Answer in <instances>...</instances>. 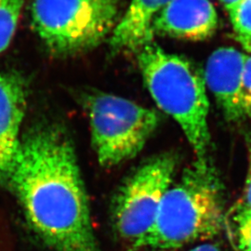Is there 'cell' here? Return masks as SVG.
Listing matches in <instances>:
<instances>
[{"label":"cell","mask_w":251,"mask_h":251,"mask_svg":"<svg viewBox=\"0 0 251 251\" xmlns=\"http://www.w3.org/2000/svg\"><path fill=\"white\" fill-rule=\"evenodd\" d=\"M6 181L31 229L55 251H100L72 140L58 123L21 137Z\"/></svg>","instance_id":"cell-1"},{"label":"cell","mask_w":251,"mask_h":251,"mask_svg":"<svg viewBox=\"0 0 251 251\" xmlns=\"http://www.w3.org/2000/svg\"><path fill=\"white\" fill-rule=\"evenodd\" d=\"M223 185L214 167L196 162L167 191L150 232L137 245L178 249L212 238L225 228Z\"/></svg>","instance_id":"cell-2"},{"label":"cell","mask_w":251,"mask_h":251,"mask_svg":"<svg viewBox=\"0 0 251 251\" xmlns=\"http://www.w3.org/2000/svg\"><path fill=\"white\" fill-rule=\"evenodd\" d=\"M137 58L153 100L179 124L197 160L208 162L209 103L204 76L187 59L168 53L155 43L144 47Z\"/></svg>","instance_id":"cell-3"},{"label":"cell","mask_w":251,"mask_h":251,"mask_svg":"<svg viewBox=\"0 0 251 251\" xmlns=\"http://www.w3.org/2000/svg\"><path fill=\"white\" fill-rule=\"evenodd\" d=\"M119 0H33L32 24L46 48L70 56L99 46L118 22Z\"/></svg>","instance_id":"cell-4"},{"label":"cell","mask_w":251,"mask_h":251,"mask_svg":"<svg viewBox=\"0 0 251 251\" xmlns=\"http://www.w3.org/2000/svg\"><path fill=\"white\" fill-rule=\"evenodd\" d=\"M82 99L90 118L93 147L105 168L135 157L161 121L155 110L113 94L95 91Z\"/></svg>","instance_id":"cell-5"},{"label":"cell","mask_w":251,"mask_h":251,"mask_svg":"<svg viewBox=\"0 0 251 251\" xmlns=\"http://www.w3.org/2000/svg\"><path fill=\"white\" fill-rule=\"evenodd\" d=\"M177 156L161 153L138 167L117 189L112 200V222L119 236L134 247L150 232L162 200L170 189Z\"/></svg>","instance_id":"cell-6"},{"label":"cell","mask_w":251,"mask_h":251,"mask_svg":"<svg viewBox=\"0 0 251 251\" xmlns=\"http://www.w3.org/2000/svg\"><path fill=\"white\" fill-rule=\"evenodd\" d=\"M246 54L233 48H220L207 59L204 79L225 118L246 121L243 109V75Z\"/></svg>","instance_id":"cell-7"},{"label":"cell","mask_w":251,"mask_h":251,"mask_svg":"<svg viewBox=\"0 0 251 251\" xmlns=\"http://www.w3.org/2000/svg\"><path fill=\"white\" fill-rule=\"evenodd\" d=\"M218 14L209 0H171L153 23L154 34L204 40L215 33Z\"/></svg>","instance_id":"cell-8"},{"label":"cell","mask_w":251,"mask_h":251,"mask_svg":"<svg viewBox=\"0 0 251 251\" xmlns=\"http://www.w3.org/2000/svg\"><path fill=\"white\" fill-rule=\"evenodd\" d=\"M26 91L25 83L20 75L0 72V180L6 181L18 150Z\"/></svg>","instance_id":"cell-9"},{"label":"cell","mask_w":251,"mask_h":251,"mask_svg":"<svg viewBox=\"0 0 251 251\" xmlns=\"http://www.w3.org/2000/svg\"><path fill=\"white\" fill-rule=\"evenodd\" d=\"M171 0H131L110 36L114 53H139L153 43V23Z\"/></svg>","instance_id":"cell-10"},{"label":"cell","mask_w":251,"mask_h":251,"mask_svg":"<svg viewBox=\"0 0 251 251\" xmlns=\"http://www.w3.org/2000/svg\"><path fill=\"white\" fill-rule=\"evenodd\" d=\"M225 228L235 251H251V209L235 204L225 215Z\"/></svg>","instance_id":"cell-11"},{"label":"cell","mask_w":251,"mask_h":251,"mask_svg":"<svg viewBox=\"0 0 251 251\" xmlns=\"http://www.w3.org/2000/svg\"><path fill=\"white\" fill-rule=\"evenodd\" d=\"M23 5L24 0H0V53L15 35Z\"/></svg>","instance_id":"cell-12"},{"label":"cell","mask_w":251,"mask_h":251,"mask_svg":"<svg viewBox=\"0 0 251 251\" xmlns=\"http://www.w3.org/2000/svg\"><path fill=\"white\" fill-rule=\"evenodd\" d=\"M230 17L237 41L251 53V0H242L230 12Z\"/></svg>","instance_id":"cell-13"},{"label":"cell","mask_w":251,"mask_h":251,"mask_svg":"<svg viewBox=\"0 0 251 251\" xmlns=\"http://www.w3.org/2000/svg\"><path fill=\"white\" fill-rule=\"evenodd\" d=\"M243 109L245 119L251 118V55L247 56L243 75Z\"/></svg>","instance_id":"cell-14"},{"label":"cell","mask_w":251,"mask_h":251,"mask_svg":"<svg viewBox=\"0 0 251 251\" xmlns=\"http://www.w3.org/2000/svg\"><path fill=\"white\" fill-rule=\"evenodd\" d=\"M239 202L243 206L251 209V137L249 142V169L245 182L242 199Z\"/></svg>","instance_id":"cell-15"},{"label":"cell","mask_w":251,"mask_h":251,"mask_svg":"<svg viewBox=\"0 0 251 251\" xmlns=\"http://www.w3.org/2000/svg\"><path fill=\"white\" fill-rule=\"evenodd\" d=\"M190 251H223L217 245L210 244V243H205L201 244L198 247L192 249Z\"/></svg>","instance_id":"cell-16"},{"label":"cell","mask_w":251,"mask_h":251,"mask_svg":"<svg viewBox=\"0 0 251 251\" xmlns=\"http://www.w3.org/2000/svg\"><path fill=\"white\" fill-rule=\"evenodd\" d=\"M220 1L225 6V9H227L230 13L242 0H220Z\"/></svg>","instance_id":"cell-17"}]
</instances>
